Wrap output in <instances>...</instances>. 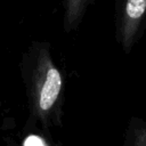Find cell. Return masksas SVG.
Here are the masks:
<instances>
[{
    "label": "cell",
    "instance_id": "obj_3",
    "mask_svg": "<svg viewBox=\"0 0 146 146\" xmlns=\"http://www.w3.org/2000/svg\"><path fill=\"white\" fill-rule=\"evenodd\" d=\"M95 0H63V29L66 33L78 30L87 9Z\"/></svg>",
    "mask_w": 146,
    "mask_h": 146
},
{
    "label": "cell",
    "instance_id": "obj_4",
    "mask_svg": "<svg viewBox=\"0 0 146 146\" xmlns=\"http://www.w3.org/2000/svg\"><path fill=\"white\" fill-rule=\"evenodd\" d=\"M123 146H146V120L139 117H131Z\"/></svg>",
    "mask_w": 146,
    "mask_h": 146
},
{
    "label": "cell",
    "instance_id": "obj_1",
    "mask_svg": "<svg viewBox=\"0 0 146 146\" xmlns=\"http://www.w3.org/2000/svg\"><path fill=\"white\" fill-rule=\"evenodd\" d=\"M25 88L29 123L50 132L63 127L65 74L56 65L48 41L34 40L22 55L19 63Z\"/></svg>",
    "mask_w": 146,
    "mask_h": 146
},
{
    "label": "cell",
    "instance_id": "obj_2",
    "mask_svg": "<svg viewBox=\"0 0 146 146\" xmlns=\"http://www.w3.org/2000/svg\"><path fill=\"white\" fill-rule=\"evenodd\" d=\"M115 39L129 54L146 26V0H116L114 11Z\"/></svg>",
    "mask_w": 146,
    "mask_h": 146
}]
</instances>
